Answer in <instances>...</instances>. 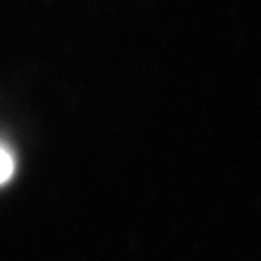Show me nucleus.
<instances>
[{"label":"nucleus","instance_id":"1","mask_svg":"<svg viewBox=\"0 0 261 261\" xmlns=\"http://www.w3.org/2000/svg\"><path fill=\"white\" fill-rule=\"evenodd\" d=\"M12 172H15V158L5 145H0V184H5L12 179Z\"/></svg>","mask_w":261,"mask_h":261}]
</instances>
